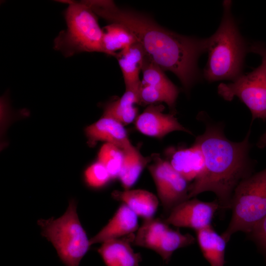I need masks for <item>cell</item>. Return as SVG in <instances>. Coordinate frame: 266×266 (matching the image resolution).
Masks as SVG:
<instances>
[{"mask_svg": "<svg viewBox=\"0 0 266 266\" xmlns=\"http://www.w3.org/2000/svg\"><path fill=\"white\" fill-rule=\"evenodd\" d=\"M197 240L205 260L211 266H225L227 242L211 226L196 231Z\"/></svg>", "mask_w": 266, "mask_h": 266, "instance_id": "obj_18", "label": "cell"}, {"mask_svg": "<svg viewBox=\"0 0 266 266\" xmlns=\"http://www.w3.org/2000/svg\"><path fill=\"white\" fill-rule=\"evenodd\" d=\"M124 152L123 162L118 179L125 190H127L135 184L151 159L150 157H144L133 145L124 150Z\"/></svg>", "mask_w": 266, "mask_h": 266, "instance_id": "obj_19", "label": "cell"}, {"mask_svg": "<svg viewBox=\"0 0 266 266\" xmlns=\"http://www.w3.org/2000/svg\"><path fill=\"white\" fill-rule=\"evenodd\" d=\"M37 223L41 234L52 243L65 266H79L91 245L80 222L75 201H69L60 217L40 219Z\"/></svg>", "mask_w": 266, "mask_h": 266, "instance_id": "obj_5", "label": "cell"}, {"mask_svg": "<svg viewBox=\"0 0 266 266\" xmlns=\"http://www.w3.org/2000/svg\"><path fill=\"white\" fill-rule=\"evenodd\" d=\"M145 56L142 47L137 42L117 53L115 57L123 73L126 90H139V73Z\"/></svg>", "mask_w": 266, "mask_h": 266, "instance_id": "obj_16", "label": "cell"}, {"mask_svg": "<svg viewBox=\"0 0 266 266\" xmlns=\"http://www.w3.org/2000/svg\"><path fill=\"white\" fill-rule=\"evenodd\" d=\"M137 113L138 109L134 106L122 108L116 100L105 106L103 116L112 118L124 126L135 120Z\"/></svg>", "mask_w": 266, "mask_h": 266, "instance_id": "obj_23", "label": "cell"}, {"mask_svg": "<svg viewBox=\"0 0 266 266\" xmlns=\"http://www.w3.org/2000/svg\"><path fill=\"white\" fill-rule=\"evenodd\" d=\"M84 3L96 15L125 27L145 55L164 71L175 74L187 92L199 79L198 60L207 51V38L167 30L145 15L119 8L112 0H84Z\"/></svg>", "mask_w": 266, "mask_h": 266, "instance_id": "obj_1", "label": "cell"}, {"mask_svg": "<svg viewBox=\"0 0 266 266\" xmlns=\"http://www.w3.org/2000/svg\"><path fill=\"white\" fill-rule=\"evenodd\" d=\"M134 236L133 233L101 243L98 252L106 266H140L141 255L131 246Z\"/></svg>", "mask_w": 266, "mask_h": 266, "instance_id": "obj_13", "label": "cell"}, {"mask_svg": "<svg viewBox=\"0 0 266 266\" xmlns=\"http://www.w3.org/2000/svg\"><path fill=\"white\" fill-rule=\"evenodd\" d=\"M86 133L93 142L104 141L116 145L123 150L133 145L123 125L115 120L103 116L86 129Z\"/></svg>", "mask_w": 266, "mask_h": 266, "instance_id": "obj_15", "label": "cell"}, {"mask_svg": "<svg viewBox=\"0 0 266 266\" xmlns=\"http://www.w3.org/2000/svg\"><path fill=\"white\" fill-rule=\"evenodd\" d=\"M249 52L260 55L261 64L252 71L242 74L232 83H221L218 93L225 100L230 101L237 97L249 109L252 121L266 119V54L257 42L249 46Z\"/></svg>", "mask_w": 266, "mask_h": 266, "instance_id": "obj_7", "label": "cell"}, {"mask_svg": "<svg viewBox=\"0 0 266 266\" xmlns=\"http://www.w3.org/2000/svg\"><path fill=\"white\" fill-rule=\"evenodd\" d=\"M148 166L156 185L158 199L167 214L176 206L188 200L190 184L169 163L157 155Z\"/></svg>", "mask_w": 266, "mask_h": 266, "instance_id": "obj_9", "label": "cell"}, {"mask_svg": "<svg viewBox=\"0 0 266 266\" xmlns=\"http://www.w3.org/2000/svg\"><path fill=\"white\" fill-rule=\"evenodd\" d=\"M219 210L217 199L207 202L193 198L174 207L164 220L169 225L197 231L211 226L214 214Z\"/></svg>", "mask_w": 266, "mask_h": 266, "instance_id": "obj_10", "label": "cell"}, {"mask_svg": "<svg viewBox=\"0 0 266 266\" xmlns=\"http://www.w3.org/2000/svg\"><path fill=\"white\" fill-rule=\"evenodd\" d=\"M141 84L151 86L166 94L176 102L178 88L167 77L164 70L146 55L141 69Z\"/></svg>", "mask_w": 266, "mask_h": 266, "instance_id": "obj_20", "label": "cell"}, {"mask_svg": "<svg viewBox=\"0 0 266 266\" xmlns=\"http://www.w3.org/2000/svg\"><path fill=\"white\" fill-rule=\"evenodd\" d=\"M258 45L260 48L262 49L266 54V46L264 45V44L258 42Z\"/></svg>", "mask_w": 266, "mask_h": 266, "instance_id": "obj_28", "label": "cell"}, {"mask_svg": "<svg viewBox=\"0 0 266 266\" xmlns=\"http://www.w3.org/2000/svg\"><path fill=\"white\" fill-rule=\"evenodd\" d=\"M68 6L65 13L67 25L54 40V48L65 57L83 52L104 53L103 30L96 15L82 1H65Z\"/></svg>", "mask_w": 266, "mask_h": 266, "instance_id": "obj_4", "label": "cell"}, {"mask_svg": "<svg viewBox=\"0 0 266 266\" xmlns=\"http://www.w3.org/2000/svg\"><path fill=\"white\" fill-rule=\"evenodd\" d=\"M224 12L216 32L207 38L208 58L203 77L208 82L234 81L241 75L249 46L237 28L231 13L232 1L223 2Z\"/></svg>", "mask_w": 266, "mask_h": 266, "instance_id": "obj_3", "label": "cell"}, {"mask_svg": "<svg viewBox=\"0 0 266 266\" xmlns=\"http://www.w3.org/2000/svg\"><path fill=\"white\" fill-rule=\"evenodd\" d=\"M172 167L189 182L195 181L203 173L204 158L200 147L194 143L191 147H171L166 151Z\"/></svg>", "mask_w": 266, "mask_h": 266, "instance_id": "obj_12", "label": "cell"}, {"mask_svg": "<svg viewBox=\"0 0 266 266\" xmlns=\"http://www.w3.org/2000/svg\"><path fill=\"white\" fill-rule=\"evenodd\" d=\"M257 146L259 148H264L266 147V131L260 137Z\"/></svg>", "mask_w": 266, "mask_h": 266, "instance_id": "obj_27", "label": "cell"}, {"mask_svg": "<svg viewBox=\"0 0 266 266\" xmlns=\"http://www.w3.org/2000/svg\"><path fill=\"white\" fill-rule=\"evenodd\" d=\"M195 237L190 233L182 234L171 229L164 219H145L134 235L132 244L149 249L168 263L177 249L194 243Z\"/></svg>", "mask_w": 266, "mask_h": 266, "instance_id": "obj_8", "label": "cell"}, {"mask_svg": "<svg viewBox=\"0 0 266 266\" xmlns=\"http://www.w3.org/2000/svg\"><path fill=\"white\" fill-rule=\"evenodd\" d=\"M230 222L222 236L228 243L235 233L246 234L266 216V168L242 180L233 192Z\"/></svg>", "mask_w": 266, "mask_h": 266, "instance_id": "obj_6", "label": "cell"}, {"mask_svg": "<svg viewBox=\"0 0 266 266\" xmlns=\"http://www.w3.org/2000/svg\"><path fill=\"white\" fill-rule=\"evenodd\" d=\"M266 258V216L247 234Z\"/></svg>", "mask_w": 266, "mask_h": 266, "instance_id": "obj_26", "label": "cell"}, {"mask_svg": "<svg viewBox=\"0 0 266 266\" xmlns=\"http://www.w3.org/2000/svg\"><path fill=\"white\" fill-rule=\"evenodd\" d=\"M139 103L153 104L165 102L171 109H174L176 102L162 91L148 85L140 84L139 92Z\"/></svg>", "mask_w": 266, "mask_h": 266, "instance_id": "obj_25", "label": "cell"}, {"mask_svg": "<svg viewBox=\"0 0 266 266\" xmlns=\"http://www.w3.org/2000/svg\"><path fill=\"white\" fill-rule=\"evenodd\" d=\"M124 156V150L111 143H105L100 149L98 161L106 168L112 179L118 178Z\"/></svg>", "mask_w": 266, "mask_h": 266, "instance_id": "obj_22", "label": "cell"}, {"mask_svg": "<svg viewBox=\"0 0 266 266\" xmlns=\"http://www.w3.org/2000/svg\"><path fill=\"white\" fill-rule=\"evenodd\" d=\"M164 108L162 104L149 105L135 120L136 129L144 135L159 139L174 131L192 133L173 114L163 113Z\"/></svg>", "mask_w": 266, "mask_h": 266, "instance_id": "obj_11", "label": "cell"}, {"mask_svg": "<svg viewBox=\"0 0 266 266\" xmlns=\"http://www.w3.org/2000/svg\"><path fill=\"white\" fill-rule=\"evenodd\" d=\"M138 228V216L122 203L106 225L90 239V245L129 235Z\"/></svg>", "mask_w": 266, "mask_h": 266, "instance_id": "obj_14", "label": "cell"}, {"mask_svg": "<svg viewBox=\"0 0 266 266\" xmlns=\"http://www.w3.org/2000/svg\"><path fill=\"white\" fill-rule=\"evenodd\" d=\"M113 198L129 207L138 217L148 219L154 217L159 201L152 193L143 189L115 191Z\"/></svg>", "mask_w": 266, "mask_h": 266, "instance_id": "obj_17", "label": "cell"}, {"mask_svg": "<svg viewBox=\"0 0 266 266\" xmlns=\"http://www.w3.org/2000/svg\"><path fill=\"white\" fill-rule=\"evenodd\" d=\"M102 46L105 54L116 57V51L130 47L136 40L125 27L117 23H110L103 29Z\"/></svg>", "mask_w": 266, "mask_h": 266, "instance_id": "obj_21", "label": "cell"}, {"mask_svg": "<svg viewBox=\"0 0 266 266\" xmlns=\"http://www.w3.org/2000/svg\"><path fill=\"white\" fill-rule=\"evenodd\" d=\"M199 117L205 124V131L196 137L194 143L202 151L205 167L202 174L190 184L188 199L212 192L217 197L219 210L225 212L230 209L236 187L253 174L255 161L249 156L251 131L242 141H233L225 135L222 122L212 121L204 113Z\"/></svg>", "mask_w": 266, "mask_h": 266, "instance_id": "obj_2", "label": "cell"}, {"mask_svg": "<svg viewBox=\"0 0 266 266\" xmlns=\"http://www.w3.org/2000/svg\"><path fill=\"white\" fill-rule=\"evenodd\" d=\"M84 178L87 185L95 189L104 187L112 179L106 168L99 161L87 167Z\"/></svg>", "mask_w": 266, "mask_h": 266, "instance_id": "obj_24", "label": "cell"}]
</instances>
